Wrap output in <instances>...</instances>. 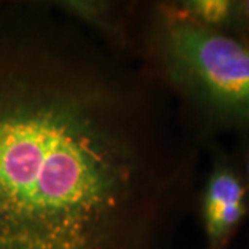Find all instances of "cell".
<instances>
[{
    "instance_id": "cell-1",
    "label": "cell",
    "mask_w": 249,
    "mask_h": 249,
    "mask_svg": "<svg viewBox=\"0 0 249 249\" xmlns=\"http://www.w3.org/2000/svg\"><path fill=\"white\" fill-rule=\"evenodd\" d=\"M31 17L0 24V249H162L196 148L144 72Z\"/></svg>"
},
{
    "instance_id": "cell-2",
    "label": "cell",
    "mask_w": 249,
    "mask_h": 249,
    "mask_svg": "<svg viewBox=\"0 0 249 249\" xmlns=\"http://www.w3.org/2000/svg\"><path fill=\"white\" fill-rule=\"evenodd\" d=\"M140 17L142 72L178 100L198 137L249 136V40L194 24L170 1L142 6Z\"/></svg>"
},
{
    "instance_id": "cell-3",
    "label": "cell",
    "mask_w": 249,
    "mask_h": 249,
    "mask_svg": "<svg viewBox=\"0 0 249 249\" xmlns=\"http://www.w3.org/2000/svg\"><path fill=\"white\" fill-rule=\"evenodd\" d=\"M212 157L198 193V216L205 249H230L249 217L248 190L235 155L211 145Z\"/></svg>"
},
{
    "instance_id": "cell-4",
    "label": "cell",
    "mask_w": 249,
    "mask_h": 249,
    "mask_svg": "<svg viewBox=\"0 0 249 249\" xmlns=\"http://www.w3.org/2000/svg\"><path fill=\"white\" fill-rule=\"evenodd\" d=\"M50 7L75 25L89 29L115 53H136L134 6L108 0H60Z\"/></svg>"
},
{
    "instance_id": "cell-5",
    "label": "cell",
    "mask_w": 249,
    "mask_h": 249,
    "mask_svg": "<svg viewBox=\"0 0 249 249\" xmlns=\"http://www.w3.org/2000/svg\"><path fill=\"white\" fill-rule=\"evenodd\" d=\"M173 9L201 27L235 35L237 0H173Z\"/></svg>"
},
{
    "instance_id": "cell-6",
    "label": "cell",
    "mask_w": 249,
    "mask_h": 249,
    "mask_svg": "<svg viewBox=\"0 0 249 249\" xmlns=\"http://www.w3.org/2000/svg\"><path fill=\"white\" fill-rule=\"evenodd\" d=\"M235 36L249 40V0H237Z\"/></svg>"
},
{
    "instance_id": "cell-7",
    "label": "cell",
    "mask_w": 249,
    "mask_h": 249,
    "mask_svg": "<svg viewBox=\"0 0 249 249\" xmlns=\"http://www.w3.org/2000/svg\"><path fill=\"white\" fill-rule=\"evenodd\" d=\"M242 139H244V142H242L240 155H237L235 160L238 162V166H240L241 173H242V178H244L245 186H247V190H248L249 198V136H245Z\"/></svg>"
}]
</instances>
